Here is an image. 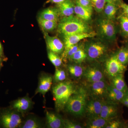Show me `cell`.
<instances>
[{
  "instance_id": "6da1fadb",
  "label": "cell",
  "mask_w": 128,
  "mask_h": 128,
  "mask_svg": "<svg viewBox=\"0 0 128 128\" xmlns=\"http://www.w3.org/2000/svg\"><path fill=\"white\" fill-rule=\"evenodd\" d=\"M57 29L63 36L94 32L88 23L74 15L62 18L58 24Z\"/></svg>"
},
{
  "instance_id": "7a4b0ae2",
  "label": "cell",
  "mask_w": 128,
  "mask_h": 128,
  "mask_svg": "<svg viewBox=\"0 0 128 128\" xmlns=\"http://www.w3.org/2000/svg\"><path fill=\"white\" fill-rule=\"evenodd\" d=\"M88 95L86 88L80 87L69 98L64 108L66 112L76 117L84 115Z\"/></svg>"
},
{
  "instance_id": "3957f363",
  "label": "cell",
  "mask_w": 128,
  "mask_h": 128,
  "mask_svg": "<svg viewBox=\"0 0 128 128\" xmlns=\"http://www.w3.org/2000/svg\"><path fill=\"white\" fill-rule=\"evenodd\" d=\"M77 88L70 81L60 82L53 88V96L57 110L61 111L64 108L69 98L76 92Z\"/></svg>"
},
{
  "instance_id": "277c9868",
  "label": "cell",
  "mask_w": 128,
  "mask_h": 128,
  "mask_svg": "<svg viewBox=\"0 0 128 128\" xmlns=\"http://www.w3.org/2000/svg\"><path fill=\"white\" fill-rule=\"evenodd\" d=\"M84 50L86 59L91 62L100 61L104 60L108 55V47L102 41L92 40L84 44Z\"/></svg>"
},
{
  "instance_id": "5b68a950",
  "label": "cell",
  "mask_w": 128,
  "mask_h": 128,
  "mask_svg": "<svg viewBox=\"0 0 128 128\" xmlns=\"http://www.w3.org/2000/svg\"><path fill=\"white\" fill-rule=\"evenodd\" d=\"M98 34L102 40L113 42L116 38L117 29L114 21L102 18L97 21Z\"/></svg>"
},
{
  "instance_id": "8992f818",
  "label": "cell",
  "mask_w": 128,
  "mask_h": 128,
  "mask_svg": "<svg viewBox=\"0 0 128 128\" xmlns=\"http://www.w3.org/2000/svg\"><path fill=\"white\" fill-rule=\"evenodd\" d=\"M89 83L86 88L88 96L91 98L106 100L109 84L105 80Z\"/></svg>"
},
{
  "instance_id": "52a82bcc",
  "label": "cell",
  "mask_w": 128,
  "mask_h": 128,
  "mask_svg": "<svg viewBox=\"0 0 128 128\" xmlns=\"http://www.w3.org/2000/svg\"><path fill=\"white\" fill-rule=\"evenodd\" d=\"M105 68L106 73L111 79L120 74H124L127 70V66L120 62L114 54L106 60Z\"/></svg>"
},
{
  "instance_id": "ba28073f",
  "label": "cell",
  "mask_w": 128,
  "mask_h": 128,
  "mask_svg": "<svg viewBox=\"0 0 128 128\" xmlns=\"http://www.w3.org/2000/svg\"><path fill=\"white\" fill-rule=\"evenodd\" d=\"M0 121L2 126L6 128H17L22 122L20 114L14 112L2 114L0 118Z\"/></svg>"
},
{
  "instance_id": "9c48e42d",
  "label": "cell",
  "mask_w": 128,
  "mask_h": 128,
  "mask_svg": "<svg viewBox=\"0 0 128 128\" xmlns=\"http://www.w3.org/2000/svg\"><path fill=\"white\" fill-rule=\"evenodd\" d=\"M96 35V33L93 32L91 33L76 34L64 36V52L66 51L72 46L79 43L81 40L88 38H93Z\"/></svg>"
},
{
  "instance_id": "30bf717a",
  "label": "cell",
  "mask_w": 128,
  "mask_h": 128,
  "mask_svg": "<svg viewBox=\"0 0 128 128\" xmlns=\"http://www.w3.org/2000/svg\"><path fill=\"white\" fill-rule=\"evenodd\" d=\"M83 76L89 83L105 80L103 71L100 67L94 66H89L85 69Z\"/></svg>"
},
{
  "instance_id": "8fae6325",
  "label": "cell",
  "mask_w": 128,
  "mask_h": 128,
  "mask_svg": "<svg viewBox=\"0 0 128 128\" xmlns=\"http://www.w3.org/2000/svg\"><path fill=\"white\" fill-rule=\"evenodd\" d=\"M104 101L93 98L88 100L85 114H86L88 118L100 116Z\"/></svg>"
},
{
  "instance_id": "7c38bea8",
  "label": "cell",
  "mask_w": 128,
  "mask_h": 128,
  "mask_svg": "<svg viewBox=\"0 0 128 128\" xmlns=\"http://www.w3.org/2000/svg\"><path fill=\"white\" fill-rule=\"evenodd\" d=\"M118 104L104 101L100 116L105 119H113L118 117Z\"/></svg>"
},
{
  "instance_id": "4fadbf2b",
  "label": "cell",
  "mask_w": 128,
  "mask_h": 128,
  "mask_svg": "<svg viewBox=\"0 0 128 128\" xmlns=\"http://www.w3.org/2000/svg\"><path fill=\"white\" fill-rule=\"evenodd\" d=\"M45 40L50 51L60 54L64 52V46L61 40L56 36H50L47 34H45Z\"/></svg>"
},
{
  "instance_id": "5bb4252c",
  "label": "cell",
  "mask_w": 128,
  "mask_h": 128,
  "mask_svg": "<svg viewBox=\"0 0 128 128\" xmlns=\"http://www.w3.org/2000/svg\"><path fill=\"white\" fill-rule=\"evenodd\" d=\"M75 2L73 0H65L62 3L58 4L57 8L60 16L62 18L73 16L74 14Z\"/></svg>"
},
{
  "instance_id": "9a60e30c",
  "label": "cell",
  "mask_w": 128,
  "mask_h": 128,
  "mask_svg": "<svg viewBox=\"0 0 128 128\" xmlns=\"http://www.w3.org/2000/svg\"><path fill=\"white\" fill-rule=\"evenodd\" d=\"M47 125L48 128H64V120L54 113L46 111Z\"/></svg>"
},
{
  "instance_id": "2e32d148",
  "label": "cell",
  "mask_w": 128,
  "mask_h": 128,
  "mask_svg": "<svg viewBox=\"0 0 128 128\" xmlns=\"http://www.w3.org/2000/svg\"><path fill=\"white\" fill-rule=\"evenodd\" d=\"M125 93L126 92L124 93L115 88L111 84L108 86L106 99L105 101L118 104L121 103Z\"/></svg>"
},
{
  "instance_id": "e0dca14e",
  "label": "cell",
  "mask_w": 128,
  "mask_h": 128,
  "mask_svg": "<svg viewBox=\"0 0 128 128\" xmlns=\"http://www.w3.org/2000/svg\"><path fill=\"white\" fill-rule=\"evenodd\" d=\"M52 77L48 75L42 76L40 78L39 84L36 93H41L44 96L50 90L52 83Z\"/></svg>"
},
{
  "instance_id": "ac0fdd59",
  "label": "cell",
  "mask_w": 128,
  "mask_h": 128,
  "mask_svg": "<svg viewBox=\"0 0 128 128\" xmlns=\"http://www.w3.org/2000/svg\"><path fill=\"white\" fill-rule=\"evenodd\" d=\"M32 105L31 99L27 97H24L15 101L13 104V108L17 112H24L28 111Z\"/></svg>"
},
{
  "instance_id": "d6986e66",
  "label": "cell",
  "mask_w": 128,
  "mask_h": 128,
  "mask_svg": "<svg viewBox=\"0 0 128 128\" xmlns=\"http://www.w3.org/2000/svg\"><path fill=\"white\" fill-rule=\"evenodd\" d=\"M60 16L57 7H49L44 9L40 12V18L58 22Z\"/></svg>"
},
{
  "instance_id": "ffe728a7",
  "label": "cell",
  "mask_w": 128,
  "mask_h": 128,
  "mask_svg": "<svg viewBox=\"0 0 128 128\" xmlns=\"http://www.w3.org/2000/svg\"><path fill=\"white\" fill-rule=\"evenodd\" d=\"M92 12L81 6L75 2L74 13L81 20L88 23L92 20Z\"/></svg>"
},
{
  "instance_id": "44dd1931",
  "label": "cell",
  "mask_w": 128,
  "mask_h": 128,
  "mask_svg": "<svg viewBox=\"0 0 128 128\" xmlns=\"http://www.w3.org/2000/svg\"><path fill=\"white\" fill-rule=\"evenodd\" d=\"M112 120L105 119L102 118L100 116L89 118L86 123V128H105L109 121Z\"/></svg>"
},
{
  "instance_id": "7402d4cb",
  "label": "cell",
  "mask_w": 128,
  "mask_h": 128,
  "mask_svg": "<svg viewBox=\"0 0 128 128\" xmlns=\"http://www.w3.org/2000/svg\"><path fill=\"white\" fill-rule=\"evenodd\" d=\"M118 6L107 2L103 11L104 18L114 21L118 8Z\"/></svg>"
},
{
  "instance_id": "603a6c76",
  "label": "cell",
  "mask_w": 128,
  "mask_h": 128,
  "mask_svg": "<svg viewBox=\"0 0 128 128\" xmlns=\"http://www.w3.org/2000/svg\"><path fill=\"white\" fill-rule=\"evenodd\" d=\"M111 84L115 88L119 90L126 92L128 90V88L125 82L124 74H120L112 79Z\"/></svg>"
},
{
  "instance_id": "cb8c5ba5",
  "label": "cell",
  "mask_w": 128,
  "mask_h": 128,
  "mask_svg": "<svg viewBox=\"0 0 128 128\" xmlns=\"http://www.w3.org/2000/svg\"><path fill=\"white\" fill-rule=\"evenodd\" d=\"M68 70L71 76L75 78H80L83 76L85 69L80 64L68 66Z\"/></svg>"
},
{
  "instance_id": "d4e9b609",
  "label": "cell",
  "mask_w": 128,
  "mask_h": 128,
  "mask_svg": "<svg viewBox=\"0 0 128 128\" xmlns=\"http://www.w3.org/2000/svg\"><path fill=\"white\" fill-rule=\"evenodd\" d=\"M38 22L40 26L45 32H52L58 26L57 22L45 20L40 18H38Z\"/></svg>"
},
{
  "instance_id": "484cf974",
  "label": "cell",
  "mask_w": 128,
  "mask_h": 128,
  "mask_svg": "<svg viewBox=\"0 0 128 128\" xmlns=\"http://www.w3.org/2000/svg\"><path fill=\"white\" fill-rule=\"evenodd\" d=\"M84 45L80 49L70 58V60L76 64H80L86 59L87 56L84 48Z\"/></svg>"
},
{
  "instance_id": "4316f807",
  "label": "cell",
  "mask_w": 128,
  "mask_h": 128,
  "mask_svg": "<svg viewBox=\"0 0 128 128\" xmlns=\"http://www.w3.org/2000/svg\"><path fill=\"white\" fill-rule=\"evenodd\" d=\"M114 54L120 62L124 65L127 66L128 64V48L122 47Z\"/></svg>"
},
{
  "instance_id": "83f0119b",
  "label": "cell",
  "mask_w": 128,
  "mask_h": 128,
  "mask_svg": "<svg viewBox=\"0 0 128 128\" xmlns=\"http://www.w3.org/2000/svg\"><path fill=\"white\" fill-rule=\"evenodd\" d=\"M121 32L124 36L128 38V16L123 14L119 18Z\"/></svg>"
},
{
  "instance_id": "f1b7e54d",
  "label": "cell",
  "mask_w": 128,
  "mask_h": 128,
  "mask_svg": "<svg viewBox=\"0 0 128 128\" xmlns=\"http://www.w3.org/2000/svg\"><path fill=\"white\" fill-rule=\"evenodd\" d=\"M84 44L79 43L76 45L72 46L71 48H69L68 50L65 52H63V58L64 60L70 59V58L73 55V54H75L80 48H81L82 46H83Z\"/></svg>"
},
{
  "instance_id": "f546056e",
  "label": "cell",
  "mask_w": 128,
  "mask_h": 128,
  "mask_svg": "<svg viewBox=\"0 0 128 128\" xmlns=\"http://www.w3.org/2000/svg\"><path fill=\"white\" fill-rule=\"evenodd\" d=\"M42 127L41 123L34 118L27 120L21 128H40Z\"/></svg>"
},
{
  "instance_id": "4dcf8cb0",
  "label": "cell",
  "mask_w": 128,
  "mask_h": 128,
  "mask_svg": "<svg viewBox=\"0 0 128 128\" xmlns=\"http://www.w3.org/2000/svg\"><path fill=\"white\" fill-rule=\"evenodd\" d=\"M48 56L50 62L55 67H59L62 65V58L57 54L50 51L48 53Z\"/></svg>"
},
{
  "instance_id": "1f68e13d",
  "label": "cell",
  "mask_w": 128,
  "mask_h": 128,
  "mask_svg": "<svg viewBox=\"0 0 128 128\" xmlns=\"http://www.w3.org/2000/svg\"><path fill=\"white\" fill-rule=\"evenodd\" d=\"M93 9L98 13H100L103 11L106 0H91Z\"/></svg>"
},
{
  "instance_id": "d6a6232c",
  "label": "cell",
  "mask_w": 128,
  "mask_h": 128,
  "mask_svg": "<svg viewBox=\"0 0 128 128\" xmlns=\"http://www.w3.org/2000/svg\"><path fill=\"white\" fill-rule=\"evenodd\" d=\"M66 78V74L65 72L61 69H56L54 74V80L57 82L64 81Z\"/></svg>"
},
{
  "instance_id": "836d02e7",
  "label": "cell",
  "mask_w": 128,
  "mask_h": 128,
  "mask_svg": "<svg viewBox=\"0 0 128 128\" xmlns=\"http://www.w3.org/2000/svg\"><path fill=\"white\" fill-rule=\"evenodd\" d=\"M117 118L112 119L109 121L105 128H124L125 124H124Z\"/></svg>"
},
{
  "instance_id": "e575fe53",
  "label": "cell",
  "mask_w": 128,
  "mask_h": 128,
  "mask_svg": "<svg viewBox=\"0 0 128 128\" xmlns=\"http://www.w3.org/2000/svg\"><path fill=\"white\" fill-rule=\"evenodd\" d=\"M74 2L81 6L93 11V8L91 0H75Z\"/></svg>"
},
{
  "instance_id": "d590c367",
  "label": "cell",
  "mask_w": 128,
  "mask_h": 128,
  "mask_svg": "<svg viewBox=\"0 0 128 128\" xmlns=\"http://www.w3.org/2000/svg\"><path fill=\"white\" fill-rule=\"evenodd\" d=\"M64 128H82L83 127L78 123L65 119L64 120Z\"/></svg>"
},
{
  "instance_id": "8d00e7d4",
  "label": "cell",
  "mask_w": 128,
  "mask_h": 128,
  "mask_svg": "<svg viewBox=\"0 0 128 128\" xmlns=\"http://www.w3.org/2000/svg\"><path fill=\"white\" fill-rule=\"evenodd\" d=\"M120 8L122 10L123 14L128 16V5L123 2Z\"/></svg>"
},
{
  "instance_id": "74e56055",
  "label": "cell",
  "mask_w": 128,
  "mask_h": 128,
  "mask_svg": "<svg viewBox=\"0 0 128 128\" xmlns=\"http://www.w3.org/2000/svg\"><path fill=\"white\" fill-rule=\"evenodd\" d=\"M121 103L126 106L128 108V90L125 93L124 96L121 101Z\"/></svg>"
},
{
  "instance_id": "f35d334b",
  "label": "cell",
  "mask_w": 128,
  "mask_h": 128,
  "mask_svg": "<svg viewBox=\"0 0 128 128\" xmlns=\"http://www.w3.org/2000/svg\"><path fill=\"white\" fill-rule=\"evenodd\" d=\"M107 2L112 3L120 7V6L123 2L122 0H106Z\"/></svg>"
},
{
  "instance_id": "ab89813d",
  "label": "cell",
  "mask_w": 128,
  "mask_h": 128,
  "mask_svg": "<svg viewBox=\"0 0 128 128\" xmlns=\"http://www.w3.org/2000/svg\"><path fill=\"white\" fill-rule=\"evenodd\" d=\"M65 0H48L47 2L46 3H52L55 4H59L64 2Z\"/></svg>"
},
{
  "instance_id": "60d3db41",
  "label": "cell",
  "mask_w": 128,
  "mask_h": 128,
  "mask_svg": "<svg viewBox=\"0 0 128 128\" xmlns=\"http://www.w3.org/2000/svg\"><path fill=\"white\" fill-rule=\"evenodd\" d=\"M3 54V49L2 48H0V56L2 57Z\"/></svg>"
},
{
  "instance_id": "b9f144b4",
  "label": "cell",
  "mask_w": 128,
  "mask_h": 128,
  "mask_svg": "<svg viewBox=\"0 0 128 128\" xmlns=\"http://www.w3.org/2000/svg\"><path fill=\"white\" fill-rule=\"evenodd\" d=\"M0 56V62H1V58Z\"/></svg>"
},
{
  "instance_id": "7bdbcfd3",
  "label": "cell",
  "mask_w": 128,
  "mask_h": 128,
  "mask_svg": "<svg viewBox=\"0 0 128 128\" xmlns=\"http://www.w3.org/2000/svg\"><path fill=\"white\" fill-rule=\"evenodd\" d=\"M128 47H127V48H128Z\"/></svg>"
}]
</instances>
